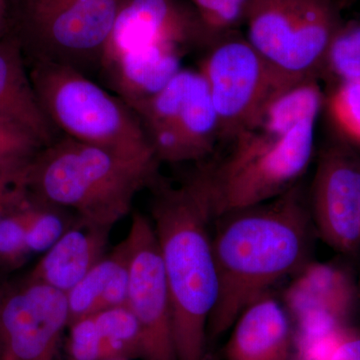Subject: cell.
<instances>
[{
	"mask_svg": "<svg viewBox=\"0 0 360 360\" xmlns=\"http://www.w3.org/2000/svg\"><path fill=\"white\" fill-rule=\"evenodd\" d=\"M324 106L317 78L277 91L231 139L229 155L198 170L212 219L278 198L307 172Z\"/></svg>",
	"mask_w": 360,
	"mask_h": 360,
	"instance_id": "1",
	"label": "cell"
},
{
	"mask_svg": "<svg viewBox=\"0 0 360 360\" xmlns=\"http://www.w3.org/2000/svg\"><path fill=\"white\" fill-rule=\"evenodd\" d=\"M219 219L212 238L219 296L208 321L210 340L232 328L252 300L309 262V212L298 184L278 198Z\"/></svg>",
	"mask_w": 360,
	"mask_h": 360,
	"instance_id": "2",
	"label": "cell"
},
{
	"mask_svg": "<svg viewBox=\"0 0 360 360\" xmlns=\"http://www.w3.org/2000/svg\"><path fill=\"white\" fill-rule=\"evenodd\" d=\"M150 188V220L169 290L177 360H205L219 276L205 186L198 172L181 186L160 179Z\"/></svg>",
	"mask_w": 360,
	"mask_h": 360,
	"instance_id": "3",
	"label": "cell"
},
{
	"mask_svg": "<svg viewBox=\"0 0 360 360\" xmlns=\"http://www.w3.org/2000/svg\"><path fill=\"white\" fill-rule=\"evenodd\" d=\"M160 163L65 136L40 149L28 165L26 184L39 202L112 229L129 214L136 194L160 180Z\"/></svg>",
	"mask_w": 360,
	"mask_h": 360,
	"instance_id": "4",
	"label": "cell"
},
{
	"mask_svg": "<svg viewBox=\"0 0 360 360\" xmlns=\"http://www.w3.org/2000/svg\"><path fill=\"white\" fill-rule=\"evenodd\" d=\"M30 75L45 115L65 136L123 155L156 158L136 112L85 73L35 60Z\"/></svg>",
	"mask_w": 360,
	"mask_h": 360,
	"instance_id": "5",
	"label": "cell"
},
{
	"mask_svg": "<svg viewBox=\"0 0 360 360\" xmlns=\"http://www.w3.org/2000/svg\"><path fill=\"white\" fill-rule=\"evenodd\" d=\"M248 39L290 82L317 78L340 25L333 0H251Z\"/></svg>",
	"mask_w": 360,
	"mask_h": 360,
	"instance_id": "6",
	"label": "cell"
},
{
	"mask_svg": "<svg viewBox=\"0 0 360 360\" xmlns=\"http://www.w3.org/2000/svg\"><path fill=\"white\" fill-rule=\"evenodd\" d=\"M124 0H26V34L35 60L84 72L101 65Z\"/></svg>",
	"mask_w": 360,
	"mask_h": 360,
	"instance_id": "7",
	"label": "cell"
},
{
	"mask_svg": "<svg viewBox=\"0 0 360 360\" xmlns=\"http://www.w3.org/2000/svg\"><path fill=\"white\" fill-rule=\"evenodd\" d=\"M200 71L219 120V139L231 141L286 80L258 53L248 39L232 32L210 44Z\"/></svg>",
	"mask_w": 360,
	"mask_h": 360,
	"instance_id": "8",
	"label": "cell"
},
{
	"mask_svg": "<svg viewBox=\"0 0 360 360\" xmlns=\"http://www.w3.org/2000/svg\"><path fill=\"white\" fill-rule=\"evenodd\" d=\"M129 251L127 307L141 328L143 360H177L172 302L153 222L134 213L124 239Z\"/></svg>",
	"mask_w": 360,
	"mask_h": 360,
	"instance_id": "9",
	"label": "cell"
},
{
	"mask_svg": "<svg viewBox=\"0 0 360 360\" xmlns=\"http://www.w3.org/2000/svg\"><path fill=\"white\" fill-rule=\"evenodd\" d=\"M314 219L323 238L352 251L360 240V161L345 142L322 153L312 186Z\"/></svg>",
	"mask_w": 360,
	"mask_h": 360,
	"instance_id": "10",
	"label": "cell"
},
{
	"mask_svg": "<svg viewBox=\"0 0 360 360\" xmlns=\"http://www.w3.org/2000/svg\"><path fill=\"white\" fill-rule=\"evenodd\" d=\"M70 312L63 291L33 281L0 310L7 347L15 360H58Z\"/></svg>",
	"mask_w": 360,
	"mask_h": 360,
	"instance_id": "11",
	"label": "cell"
},
{
	"mask_svg": "<svg viewBox=\"0 0 360 360\" xmlns=\"http://www.w3.org/2000/svg\"><path fill=\"white\" fill-rule=\"evenodd\" d=\"M174 44L182 49L212 44L193 9L175 0H124L116 18L103 61L150 44Z\"/></svg>",
	"mask_w": 360,
	"mask_h": 360,
	"instance_id": "12",
	"label": "cell"
},
{
	"mask_svg": "<svg viewBox=\"0 0 360 360\" xmlns=\"http://www.w3.org/2000/svg\"><path fill=\"white\" fill-rule=\"evenodd\" d=\"M233 326L225 348L226 360H290V316L270 291L252 300Z\"/></svg>",
	"mask_w": 360,
	"mask_h": 360,
	"instance_id": "13",
	"label": "cell"
},
{
	"mask_svg": "<svg viewBox=\"0 0 360 360\" xmlns=\"http://www.w3.org/2000/svg\"><path fill=\"white\" fill-rule=\"evenodd\" d=\"M110 231L77 219L40 260L34 281L68 292L106 255Z\"/></svg>",
	"mask_w": 360,
	"mask_h": 360,
	"instance_id": "14",
	"label": "cell"
},
{
	"mask_svg": "<svg viewBox=\"0 0 360 360\" xmlns=\"http://www.w3.org/2000/svg\"><path fill=\"white\" fill-rule=\"evenodd\" d=\"M0 117L22 125L45 146L56 141V129L40 105L16 37L0 39Z\"/></svg>",
	"mask_w": 360,
	"mask_h": 360,
	"instance_id": "15",
	"label": "cell"
},
{
	"mask_svg": "<svg viewBox=\"0 0 360 360\" xmlns=\"http://www.w3.org/2000/svg\"><path fill=\"white\" fill-rule=\"evenodd\" d=\"M184 49L150 44L132 49L104 63L122 101L134 110L160 91L179 72Z\"/></svg>",
	"mask_w": 360,
	"mask_h": 360,
	"instance_id": "16",
	"label": "cell"
},
{
	"mask_svg": "<svg viewBox=\"0 0 360 360\" xmlns=\"http://www.w3.org/2000/svg\"><path fill=\"white\" fill-rule=\"evenodd\" d=\"M354 300L347 274L335 265L307 262L295 274L284 293L291 321L311 312H328L345 319Z\"/></svg>",
	"mask_w": 360,
	"mask_h": 360,
	"instance_id": "17",
	"label": "cell"
},
{
	"mask_svg": "<svg viewBox=\"0 0 360 360\" xmlns=\"http://www.w3.org/2000/svg\"><path fill=\"white\" fill-rule=\"evenodd\" d=\"M127 291L129 251L123 240L66 292L68 326L101 310L127 305Z\"/></svg>",
	"mask_w": 360,
	"mask_h": 360,
	"instance_id": "18",
	"label": "cell"
},
{
	"mask_svg": "<svg viewBox=\"0 0 360 360\" xmlns=\"http://www.w3.org/2000/svg\"><path fill=\"white\" fill-rule=\"evenodd\" d=\"M188 161L210 155L219 139V120L210 87L200 70L194 71L176 122Z\"/></svg>",
	"mask_w": 360,
	"mask_h": 360,
	"instance_id": "19",
	"label": "cell"
},
{
	"mask_svg": "<svg viewBox=\"0 0 360 360\" xmlns=\"http://www.w3.org/2000/svg\"><path fill=\"white\" fill-rule=\"evenodd\" d=\"M91 315L103 341L104 360L142 359L141 328L127 305Z\"/></svg>",
	"mask_w": 360,
	"mask_h": 360,
	"instance_id": "20",
	"label": "cell"
},
{
	"mask_svg": "<svg viewBox=\"0 0 360 360\" xmlns=\"http://www.w3.org/2000/svg\"><path fill=\"white\" fill-rule=\"evenodd\" d=\"M335 85L360 79V21L338 25L322 63L319 77Z\"/></svg>",
	"mask_w": 360,
	"mask_h": 360,
	"instance_id": "21",
	"label": "cell"
},
{
	"mask_svg": "<svg viewBox=\"0 0 360 360\" xmlns=\"http://www.w3.org/2000/svg\"><path fill=\"white\" fill-rule=\"evenodd\" d=\"M66 212L68 210L41 202L34 210H30L25 234L27 250L46 252L77 220H70Z\"/></svg>",
	"mask_w": 360,
	"mask_h": 360,
	"instance_id": "22",
	"label": "cell"
},
{
	"mask_svg": "<svg viewBox=\"0 0 360 360\" xmlns=\"http://www.w3.org/2000/svg\"><path fill=\"white\" fill-rule=\"evenodd\" d=\"M324 104L345 142L360 146V79L335 85Z\"/></svg>",
	"mask_w": 360,
	"mask_h": 360,
	"instance_id": "23",
	"label": "cell"
},
{
	"mask_svg": "<svg viewBox=\"0 0 360 360\" xmlns=\"http://www.w3.org/2000/svg\"><path fill=\"white\" fill-rule=\"evenodd\" d=\"M251 0H191L213 42L245 23Z\"/></svg>",
	"mask_w": 360,
	"mask_h": 360,
	"instance_id": "24",
	"label": "cell"
},
{
	"mask_svg": "<svg viewBox=\"0 0 360 360\" xmlns=\"http://www.w3.org/2000/svg\"><path fill=\"white\" fill-rule=\"evenodd\" d=\"M44 144L18 123L0 117V168L21 169L30 165Z\"/></svg>",
	"mask_w": 360,
	"mask_h": 360,
	"instance_id": "25",
	"label": "cell"
},
{
	"mask_svg": "<svg viewBox=\"0 0 360 360\" xmlns=\"http://www.w3.org/2000/svg\"><path fill=\"white\" fill-rule=\"evenodd\" d=\"M348 335L345 326L333 330L292 329L290 360H330Z\"/></svg>",
	"mask_w": 360,
	"mask_h": 360,
	"instance_id": "26",
	"label": "cell"
},
{
	"mask_svg": "<svg viewBox=\"0 0 360 360\" xmlns=\"http://www.w3.org/2000/svg\"><path fill=\"white\" fill-rule=\"evenodd\" d=\"M30 210L18 217L0 219V255L15 257L21 251L27 250L25 245L26 224Z\"/></svg>",
	"mask_w": 360,
	"mask_h": 360,
	"instance_id": "27",
	"label": "cell"
},
{
	"mask_svg": "<svg viewBox=\"0 0 360 360\" xmlns=\"http://www.w3.org/2000/svg\"><path fill=\"white\" fill-rule=\"evenodd\" d=\"M330 360H360V338L349 333L336 348Z\"/></svg>",
	"mask_w": 360,
	"mask_h": 360,
	"instance_id": "28",
	"label": "cell"
},
{
	"mask_svg": "<svg viewBox=\"0 0 360 360\" xmlns=\"http://www.w3.org/2000/svg\"><path fill=\"white\" fill-rule=\"evenodd\" d=\"M8 23V11L6 0H0V39H4Z\"/></svg>",
	"mask_w": 360,
	"mask_h": 360,
	"instance_id": "29",
	"label": "cell"
},
{
	"mask_svg": "<svg viewBox=\"0 0 360 360\" xmlns=\"http://www.w3.org/2000/svg\"><path fill=\"white\" fill-rule=\"evenodd\" d=\"M2 203H0V208H1ZM0 219H1V217H0Z\"/></svg>",
	"mask_w": 360,
	"mask_h": 360,
	"instance_id": "30",
	"label": "cell"
}]
</instances>
